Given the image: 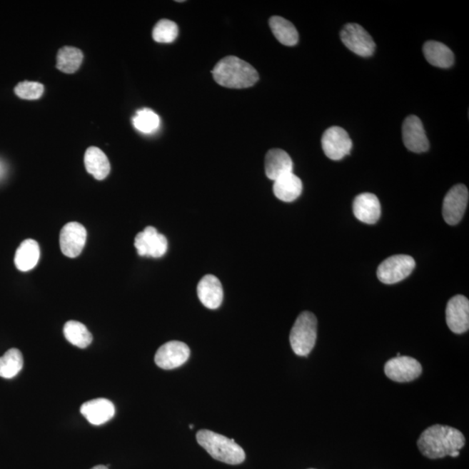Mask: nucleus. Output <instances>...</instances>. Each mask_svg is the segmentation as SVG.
<instances>
[{
    "instance_id": "nucleus-1",
    "label": "nucleus",
    "mask_w": 469,
    "mask_h": 469,
    "mask_svg": "<svg viewBox=\"0 0 469 469\" xmlns=\"http://www.w3.org/2000/svg\"><path fill=\"white\" fill-rule=\"evenodd\" d=\"M465 437L456 428L436 424L424 430L417 446L424 456L430 459H440L445 456L457 457L464 447Z\"/></svg>"
},
{
    "instance_id": "nucleus-2",
    "label": "nucleus",
    "mask_w": 469,
    "mask_h": 469,
    "mask_svg": "<svg viewBox=\"0 0 469 469\" xmlns=\"http://www.w3.org/2000/svg\"><path fill=\"white\" fill-rule=\"evenodd\" d=\"M212 75L218 85L231 89H244L258 81V71L244 60L228 56L216 64Z\"/></svg>"
},
{
    "instance_id": "nucleus-3",
    "label": "nucleus",
    "mask_w": 469,
    "mask_h": 469,
    "mask_svg": "<svg viewBox=\"0 0 469 469\" xmlns=\"http://www.w3.org/2000/svg\"><path fill=\"white\" fill-rule=\"evenodd\" d=\"M196 440L212 458L219 462L238 465L246 460V453L233 439H228L211 430H202L196 434Z\"/></svg>"
},
{
    "instance_id": "nucleus-4",
    "label": "nucleus",
    "mask_w": 469,
    "mask_h": 469,
    "mask_svg": "<svg viewBox=\"0 0 469 469\" xmlns=\"http://www.w3.org/2000/svg\"><path fill=\"white\" fill-rule=\"evenodd\" d=\"M318 338V319L311 312L301 313L292 327L290 342L296 355L308 356Z\"/></svg>"
},
{
    "instance_id": "nucleus-5",
    "label": "nucleus",
    "mask_w": 469,
    "mask_h": 469,
    "mask_svg": "<svg viewBox=\"0 0 469 469\" xmlns=\"http://www.w3.org/2000/svg\"><path fill=\"white\" fill-rule=\"evenodd\" d=\"M415 268V261L410 256L395 255L384 260L378 268V276L385 284L400 282L412 273Z\"/></svg>"
},
{
    "instance_id": "nucleus-6",
    "label": "nucleus",
    "mask_w": 469,
    "mask_h": 469,
    "mask_svg": "<svg viewBox=\"0 0 469 469\" xmlns=\"http://www.w3.org/2000/svg\"><path fill=\"white\" fill-rule=\"evenodd\" d=\"M341 39L348 49L360 57L374 54L375 43L370 34L358 24H348L341 31Z\"/></svg>"
},
{
    "instance_id": "nucleus-7",
    "label": "nucleus",
    "mask_w": 469,
    "mask_h": 469,
    "mask_svg": "<svg viewBox=\"0 0 469 469\" xmlns=\"http://www.w3.org/2000/svg\"><path fill=\"white\" fill-rule=\"evenodd\" d=\"M468 190L464 184H456L444 198L443 216L448 224L455 226L463 219L468 203Z\"/></svg>"
},
{
    "instance_id": "nucleus-8",
    "label": "nucleus",
    "mask_w": 469,
    "mask_h": 469,
    "mask_svg": "<svg viewBox=\"0 0 469 469\" xmlns=\"http://www.w3.org/2000/svg\"><path fill=\"white\" fill-rule=\"evenodd\" d=\"M353 143L348 132L342 127L332 126L324 132L322 147L328 158L338 161L351 153Z\"/></svg>"
},
{
    "instance_id": "nucleus-9",
    "label": "nucleus",
    "mask_w": 469,
    "mask_h": 469,
    "mask_svg": "<svg viewBox=\"0 0 469 469\" xmlns=\"http://www.w3.org/2000/svg\"><path fill=\"white\" fill-rule=\"evenodd\" d=\"M385 374L396 383L412 382L422 375L423 367L410 356H396L385 364Z\"/></svg>"
},
{
    "instance_id": "nucleus-10",
    "label": "nucleus",
    "mask_w": 469,
    "mask_h": 469,
    "mask_svg": "<svg viewBox=\"0 0 469 469\" xmlns=\"http://www.w3.org/2000/svg\"><path fill=\"white\" fill-rule=\"evenodd\" d=\"M135 247L139 256L159 258L166 255L168 241L166 236L160 234L156 228L148 226L136 236Z\"/></svg>"
},
{
    "instance_id": "nucleus-11",
    "label": "nucleus",
    "mask_w": 469,
    "mask_h": 469,
    "mask_svg": "<svg viewBox=\"0 0 469 469\" xmlns=\"http://www.w3.org/2000/svg\"><path fill=\"white\" fill-rule=\"evenodd\" d=\"M190 355V348L187 344L178 341H171L164 343L156 351L155 363L163 370H173L186 363Z\"/></svg>"
},
{
    "instance_id": "nucleus-12",
    "label": "nucleus",
    "mask_w": 469,
    "mask_h": 469,
    "mask_svg": "<svg viewBox=\"0 0 469 469\" xmlns=\"http://www.w3.org/2000/svg\"><path fill=\"white\" fill-rule=\"evenodd\" d=\"M87 232L86 228L77 222L66 224L60 232V248L63 254L74 258L81 253L86 246Z\"/></svg>"
},
{
    "instance_id": "nucleus-13",
    "label": "nucleus",
    "mask_w": 469,
    "mask_h": 469,
    "mask_svg": "<svg viewBox=\"0 0 469 469\" xmlns=\"http://www.w3.org/2000/svg\"><path fill=\"white\" fill-rule=\"evenodd\" d=\"M448 328L455 334H463L469 328V301L466 296L457 295L448 301L446 308Z\"/></svg>"
},
{
    "instance_id": "nucleus-14",
    "label": "nucleus",
    "mask_w": 469,
    "mask_h": 469,
    "mask_svg": "<svg viewBox=\"0 0 469 469\" xmlns=\"http://www.w3.org/2000/svg\"><path fill=\"white\" fill-rule=\"evenodd\" d=\"M403 139L408 151L422 153L430 149V142L422 121L415 115L408 116L403 124Z\"/></svg>"
},
{
    "instance_id": "nucleus-15",
    "label": "nucleus",
    "mask_w": 469,
    "mask_h": 469,
    "mask_svg": "<svg viewBox=\"0 0 469 469\" xmlns=\"http://www.w3.org/2000/svg\"><path fill=\"white\" fill-rule=\"evenodd\" d=\"M353 211L359 221L375 224L380 219L382 208L378 196L372 193H363L355 198Z\"/></svg>"
},
{
    "instance_id": "nucleus-16",
    "label": "nucleus",
    "mask_w": 469,
    "mask_h": 469,
    "mask_svg": "<svg viewBox=\"0 0 469 469\" xmlns=\"http://www.w3.org/2000/svg\"><path fill=\"white\" fill-rule=\"evenodd\" d=\"M80 412L91 424L99 426L114 418L116 410L111 400L99 398L84 403L80 408Z\"/></svg>"
},
{
    "instance_id": "nucleus-17",
    "label": "nucleus",
    "mask_w": 469,
    "mask_h": 469,
    "mask_svg": "<svg viewBox=\"0 0 469 469\" xmlns=\"http://www.w3.org/2000/svg\"><path fill=\"white\" fill-rule=\"evenodd\" d=\"M198 296L201 303L210 310H216L221 306L223 291L221 282L213 275H206L200 280Z\"/></svg>"
},
{
    "instance_id": "nucleus-18",
    "label": "nucleus",
    "mask_w": 469,
    "mask_h": 469,
    "mask_svg": "<svg viewBox=\"0 0 469 469\" xmlns=\"http://www.w3.org/2000/svg\"><path fill=\"white\" fill-rule=\"evenodd\" d=\"M293 171V162L286 151L281 149H272L266 156V173L268 178L276 181L284 175L291 173Z\"/></svg>"
},
{
    "instance_id": "nucleus-19",
    "label": "nucleus",
    "mask_w": 469,
    "mask_h": 469,
    "mask_svg": "<svg viewBox=\"0 0 469 469\" xmlns=\"http://www.w3.org/2000/svg\"><path fill=\"white\" fill-rule=\"evenodd\" d=\"M274 182V194L281 201L293 202L302 194L303 183L293 172L281 176Z\"/></svg>"
},
{
    "instance_id": "nucleus-20",
    "label": "nucleus",
    "mask_w": 469,
    "mask_h": 469,
    "mask_svg": "<svg viewBox=\"0 0 469 469\" xmlns=\"http://www.w3.org/2000/svg\"><path fill=\"white\" fill-rule=\"evenodd\" d=\"M40 248L39 243L33 239H26L22 242L16 251L14 263L20 271L33 270L39 263Z\"/></svg>"
},
{
    "instance_id": "nucleus-21",
    "label": "nucleus",
    "mask_w": 469,
    "mask_h": 469,
    "mask_svg": "<svg viewBox=\"0 0 469 469\" xmlns=\"http://www.w3.org/2000/svg\"><path fill=\"white\" fill-rule=\"evenodd\" d=\"M423 54L428 63L439 68L450 67L455 61V56L453 51L440 42L428 41L425 43Z\"/></svg>"
},
{
    "instance_id": "nucleus-22",
    "label": "nucleus",
    "mask_w": 469,
    "mask_h": 469,
    "mask_svg": "<svg viewBox=\"0 0 469 469\" xmlns=\"http://www.w3.org/2000/svg\"><path fill=\"white\" fill-rule=\"evenodd\" d=\"M85 166L86 171L96 179L103 180L110 173L109 160L104 152L97 147H90L86 151Z\"/></svg>"
},
{
    "instance_id": "nucleus-23",
    "label": "nucleus",
    "mask_w": 469,
    "mask_h": 469,
    "mask_svg": "<svg viewBox=\"0 0 469 469\" xmlns=\"http://www.w3.org/2000/svg\"><path fill=\"white\" fill-rule=\"evenodd\" d=\"M268 23L276 39L283 46H293L298 43V30L288 20L279 16H273Z\"/></svg>"
},
{
    "instance_id": "nucleus-24",
    "label": "nucleus",
    "mask_w": 469,
    "mask_h": 469,
    "mask_svg": "<svg viewBox=\"0 0 469 469\" xmlns=\"http://www.w3.org/2000/svg\"><path fill=\"white\" fill-rule=\"evenodd\" d=\"M65 338L76 347L86 348L92 342V336L88 328L83 323L77 321H69L64 327Z\"/></svg>"
},
{
    "instance_id": "nucleus-25",
    "label": "nucleus",
    "mask_w": 469,
    "mask_h": 469,
    "mask_svg": "<svg viewBox=\"0 0 469 469\" xmlns=\"http://www.w3.org/2000/svg\"><path fill=\"white\" fill-rule=\"evenodd\" d=\"M83 59V52L78 48L63 47L59 51L57 56V68L65 74H74L81 66Z\"/></svg>"
},
{
    "instance_id": "nucleus-26",
    "label": "nucleus",
    "mask_w": 469,
    "mask_h": 469,
    "mask_svg": "<svg viewBox=\"0 0 469 469\" xmlns=\"http://www.w3.org/2000/svg\"><path fill=\"white\" fill-rule=\"evenodd\" d=\"M23 366L22 353L18 348H11L0 358V378H14L21 371Z\"/></svg>"
},
{
    "instance_id": "nucleus-27",
    "label": "nucleus",
    "mask_w": 469,
    "mask_h": 469,
    "mask_svg": "<svg viewBox=\"0 0 469 469\" xmlns=\"http://www.w3.org/2000/svg\"><path fill=\"white\" fill-rule=\"evenodd\" d=\"M136 129L143 133L151 134L158 129L160 118L158 115L148 108L138 111L132 119Z\"/></svg>"
},
{
    "instance_id": "nucleus-28",
    "label": "nucleus",
    "mask_w": 469,
    "mask_h": 469,
    "mask_svg": "<svg viewBox=\"0 0 469 469\" xmlns=\"http://www.w3.org/2000/svg\"><path fill=\"white\" fill-rule=\"evenodd\" d=\"M178 36V26L169 19H162L156 23L152 37L156 42L169 44L174 41Z\"/></svg>"
},
{
    "instance_id": "nucleus-29",
    "label": "nucleus",
    "mask_w": 469,
    "mask_h": 469,
    "mask_svg": "<svg viewBox=\"0 0 469 469\" xmlns=\"http://www.w3.org/2000/svg\"><path fill=\"white\" fill-rule=\"evenodd\" d=\"M44 86L38 82L24 81L15 87V94L20 99L26 100L39 99L44 94Z\"/></svg>"
},
{
    "instance_id": "nucleus-30",
    "label": "nucleus",
    "mask_w": 469,
    "mask_h": 469,
    "mask_svg": "<svg viewBox=\"0 0 469 469\" xmlns=\"http://www.w3.org/2000/svg\"><path fill=\"white\" fill-rule=\"evenodd\" d=\"M91 469H108V468L106 466H104V465H98V466L92 468Z\"/></svg>"
},
{
    "instance_id": "nucleus-31",
    "label": "nucleus",
    "mask_w": 469,
    "mask_h": 469,
    "mask_svg": "<svg viewBox=\"0 0 469 469\" xmlns=\"http://www.w3.org/2000/svg\"><path fill=\"white\" fill-rule=\"evenodd\" d=\"M310 469H314V468H310Z\"/></svg>"
}]
</instances>
